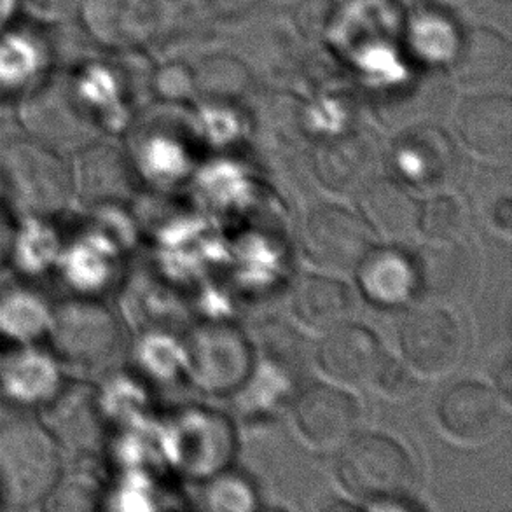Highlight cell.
<instances>
[{"label": "cell", "mask_w": 512, "mask_h": 512, "mask_svg": "<svg viewBox=\"0 0 512 512\" xmlns=\"http://www.w3.org/2000/svg\"><path fill=\"white\" fill-rule=\"evenodd\" d=\"M62 472V448L41 420L23 418L0 427V506L41 504Z\"/></svg>", "instance_id": "obj_1"}, {"label": "cell", "mask_w": 512, "mask_h": 512, "mask_svg": "<svg viewBox=\"0 0 512 512\" xmlns=\"http://www.w3.org/2000/svg\"><path fill=\"white\" fill-rule=\"evenodd\" d=\"M0 191L7 207L25 219H48L72 196L70 167L37 140H13L0 149Z\"/></svg>", "instance_id": "obj_2"}, {"label": "cell", "mask_w": 512, "mask_h": 512, "mask_svg": "<svg viewBox=\"0 0 512 512\" xmlns=\"http://www.w3.org/2000/svg\"><path fill=\"white\" fill-rule=\"evenodd\" d=\"M336 472L346 492L369 502L401 500L415 486V465L402 446L378 434L353 437Z\"/></svg>", "instance_id": "obj_3"}, {"label": "cell", "mask_w": 512, "mask_h": 512, "mask_svg": "<svg viewBox=\"0 0 512 512\" xmlns=\"http://www.w3.org/2000/svg\"><path fill=\"white\" fill-rule=\"evenodd\" d=\"M49 343L60 359L81 367H97L114 357L121 327L105 306L91 299H69L51 310Z\"/></svg>", "instance_id": "obj_4"}, {"label": "cell", "mask_w": 512, "mask_h": 512, "mask_svg": "<svg viewBox=\"0 0 512 512\" xmlns=\"http://www.w3.org/2000/svg\"><path fill=\"white\" fill-rule=\"evenodd\" d=\"M21 119L32 139L55 151L90 144L95 125L83 91L63 76L34 91L23 105Z\"/></svg>", "instance_id": "obj_5"}, {"label": "cell", "mask_w": 512, "mask_h": 512, "mask_svg": "<svg viewBox=\"0 0 512 512\" xmlns=\"http://www.w3.org/2000/svg\"><path fill=\"white\" fill-rule=\"evenodd\" d=\"M371 249L373 231L360 215L338 205H322L308 215L303 229V250L320 268L355 270Z\"/></svg>", "instance_id": "obj_6"}, {"label": "cell", "mask_w": 512, "mask_h": 512, "mask_svg": "<svg viewBox=\"0 0 512 512\" xmlns=\"http://www.w3.org/2000/svg\"><path fill=\"white\" fill-rule=\"evenodd\" d=\"M42 411L41 423L60 448L79 455H93L102 448L105 418L93 385L79 381L63 383Z\"/></svg>", "instance_id": "obj_7"}, {"label": "cell", "mask_w": 512, "mask_h": 512, "mask_svg": "<svg viewBox=\"0 0 512 512\" xmlns=\"http://www.w3.org/2000/svg\"><path fill=\"white\" fill-rule=\"evenodd\" d=\"M187 360L201 387L226 392L238 387L250 371L249 343L235 327L203 324L189 334Z\"/></svg>", "instance_id": "obj_8"}, {"label": "cell", "mask_w": 512, "mask_h": 512, "mask_svg": "<svg viewBox=\"0 0 512 512\" xmlns=\"http://www.w3.org/2000/svg\"><path fill=\"white\" fill-rule=\"evenodd\" d=\"M70 175L72 193L98 207L121 205L137 189V175L130 160L116 147L102 142L77 149Z\"/></svg>", "instance_id": "obj_9"}, {"label": "cell", "mask_w": 512, "mask_h": 512, "mask_svg": "<svg viewBox=\"0 0 512 512\" xmlns=\"http://www.w3.org/2000/svg\"><path fill=\"white\" fill-rule=\"evenodd\" d=\"M401 350L409 364L425 374H444L462 352V334L450 313L423 308L409 313L399 331Z\"/></svg>", "instance_id": "obj_10"}, {"label": "cell", "mask_w": 512, "mask_h": 512, "mask_svg": "<svg viewBox=\"0 0 512 512\" xmlns=\"http://www.w3.org/2000/svg\"><path fill=\"white\" fill-rule=\"evenodd\" d=\"M77 16L91 39L109 49L140 48L158 30L153 0H83Z\"/></svg>", "instance_id": "obj_11"}, {"label": "cell", "mask_w": 512, "mask_h": 512, "mask_svg": "<svg viewBox=\"0 0 512 512\" xmlns=\"http://www.w3.org/2000/svg\"><path fill=\"white\" fill-rule=\"evenodd\" d=\"M380 151L367 133H346L329 140L315 156L320 184L338 194H359L378 177Z\"/></svg>", "instance_id": "obj_12"}, {"label": "cell", "mask_w": 512, "mask_h": 512, "mask_svg": "<svg viewBox=\"0 0 512 512\" xmlns=\"http://www.w3.org/2000/svg\"><path fill=\"white\" fill-rule=\"evenodd\" d=\"M439 420L446 432L465 443H483L504 422V409L492 388L479 381H460L441 397Z\"/></svg>", "instance_id": "obj_13"}, {"label": "cell", "mask_w": 512, "mask_h": 512, "mask_svg": "<svg viewBox=\"0 0 512 512\" xmlns=\"http://www.w3.org/2000/svg\"><path fill=\"white\" fill-rule=\"evenodd\" d=\"M294 416L308 441L329 446L352 436L360 420V408L345 390L317 383L299 394Z\"/></svg>", "instance_id": "obj_14"}, {"label": "cell", "mask_w": 512, "mask_h": 512, "mask_svg": "<svg viewBox=\"0 0 512 512\" xmlns=\"http://www.w3.org/2000/svg\"><path fill=\"white\" fill-rule=\"evenodd\" d=\"M385 355L369 329L340 324L329 329L319 348L320 367L334 380L348 385L373 383Z\"/></svg>", "instance_id": "obj_15"}, {"label": "cell", "mask_w": 512, "mask_h": 512, "mask_svg": "<svg viewBox=\"0 0 512 512\" xmlns=\"http://www.w3.org/2000/svg\"><path fill=\"white\" fill-rule=\"evenodd\" d=\"M394 167L411 186L436 189L451 179L457 167V151L441 130L416 128L397 140Z\"/></svg>", "instance_id": "obj_16"}, {"label": "cell", "mask_w": 512, "mask_h": 512, "mask_svg": "<svg viewBox=\"0 0 512 512\" xmlns=\"http://www.w3.org/2000/svg\"><path fill=\"white\" fill-rule=\"evenodd\" d=\"M360 217L376 235L394 245L406 243L418 231L420 203L394 179H376L359 194Z\"/></svg>", "instance_id": "obj_17"}, {"label": "cell", "mask_w": 512, "mask_h": 512, "mask_svg": "<svg viewBox=\"0 0 512 512\" xmlns=\"http://www.w3.org/2000/svg\"><path fill=\"white\" fill-rule=\"evenodd\" d=\"M357 271L360 291L376 306L397 308L420 289L415 259L397 245L369 250Z\"/></svg>", "instance_id": "obj_18"}, {"label": "cell", "mask_w": 512, "mask_h": 512, "mask_svg": "<svg viewBox=\"0 0 512 512\" xmlns=\"http://www.w3.org/2000/svg\"><path fill=\"white\" fill-rule=\"evenodd\" d=\"M62 385L53 357L28 345L0 362V394L21 408H44Z\"/></svg>", "instance_id": "obj_19"}, {"label": "cell", "mask_w": 512, "mask_h": 512, "mask_svg": "<svg viewBox=\"0 0 512 512\" xmlns=\"http://www.w3.org/2000/svg\"><path fill=\"white\" fill-rule=\"evenodd\" d=\"M460 133L472 151L502 160L511 156L512 112L506 98H481L465 107Z\"/></svg>", "instance_id": "obj_20"}, {"label": "cell", "mask_w": 512, "mask_h": 512, "mask_svg": "<svg viewBox=\"0 0 512 512\" xmlns=\"http://www.w3.org/2000/svg\"><path fill=\"white\" fill-rule=\"evenodd\" d=\"M292 310L306 326L333 329L352 313V292L338 278L310 275L296 287Z\"/></svg>", "instance_id": "obj_21"}, {"label": "cell", "mask_w": 512, "mask_h": 512, "mask_svg": "<svg viewBox=\"0 0 512 512\" xmlns=\"http://www.w3.org/2000/svg\"><path fill=\"white\" fill-rule=\"evenodd\" d=\"M51 306L25 287L0 292V334L16 345L30 346L48 334Z\"/></svg>", "instance_id": "obj_22"}, {"label": "cell", "mask_w": 512, "mask_h": 512, "mask_svg": "<svg viewBox=\"0 0 512 512\" xmlns=\"http://www.w3.org/2000/svg\"><path fill=\"white\" fill-rule=\"evenodd\" d=\"M411 44L427 62H446L458 53V39L450 21L437 14H422L411 25Z\"/></svg>", "instance_id": "obj_23"}, {"label": "cell", "mask_w": 512, "mask_h": 512, "mask_svg": "<svg viewBox=\"0 0 512 512\" xmlns=\"http://www.w3.org/2000/svg\"><path fill=\"white\" fill-rule=\"evenodd\" d=\"M464 226V210L451 196H436L420 205L418 231L432 242L451 243Z\"/></svg>", "instance_id": "obj_24"}, {"label": "cell", "mask_w": 512, "mask_h": 512, "mask_svg": "<svg viewBox=\"0 0 512 512\" xmlns=\"http://www.w3.org/2000/svg\"><path fill=\"white\" fill-rule=\"evenodd\" d=\"M34 222L27 224V228L21 231L20 238H16L14 233L13 247H11V256L20 257L25 268L41 270L42 266L51 263V259H55L58 252V243H56L53 231L42 226V219H32Z\"/></svg>", "instance_id": "obj_25"}, {"label": "cell", "mask_w": 512, "mask_h": 512, "mask_svg": "<svg viewBox=\"0 0 512 512\" xmlns=\"http://www.w3.org/2000/svg\"><path fill=\"white\" fill-rule=\"evenodd\" d=\"M95 495H97L95 481L81 474H74L72 478L65 481L60 476L53 492L49 493L48 499H53L51 506L55 509H90L95 502Z\"/></svg>", "instance_id": "obj_26"}, {"label": "cell", "mask_w": 512, "mask_h": 512, "mask_svg": "<svg viewBox=\"0 0 512 512\" xmlns=\"http://www.w3.org/2000/svg\"><path fill=\"white\" fill-rule=\"evenodd\" d=\"M156 90L161 97L167 100H186L193 97L196 91V81L191 72L182 65H170L158 72L156 76Z\"/></svg>", "instance_id": "obj_27"}, {"label": "cell", "mask_w": 512, "mask_h": 512, "mask_svg": "<svg viewBox=\"0 0 512 512\" xmlns=\"http://www.w3.org/2000/svg\"><path fill=\"white\" fill-rule=\"evenodd\" d=\"M373 381L390 395L408 394L416 385V381L409 376L408 371L390 357H385Z\"/></svg>", "instance_id": "obj_28"}, {"label": "cell", "mask_w": 512, "mask_h": 512, "mask_svg": "<svg viewBox=\"0 0 512 512\" xmlns=\"http://www.w3.org/2000/svg\"><path fill=\"white\" fill-rule=\"evenodd\" d=\"M83 0H27L35 16L48 21H65L77 16Z\"/></svg>", "instance_id": "obj_29"}, {"label": "cell", "mask_w": 512, "mask_h": 512, "mask_svg": "<svg viewBox=\"0 0 512 512\" xmlns=\"http://www.w3.org/2000/svg\"><path fill=\"white\" fill-rule=\"evenodd\" d=\"M14 229L9 217L0 210V266L6 263L11 257V247H13Z\"/></svg>", "instance_id": "obj_30"}, {"label": "cell", "mask_w": 512, "mask_h": 512, "mask_svg": "<svg viewBox=\"0 0 512 512\" xmlns=\"http://www.w3.org/2000/svg\"><path fill=\"white\" fill-rule=\"evenodd\" d=\"M497 222L504 229L511 228V201L506 200L500 203L497 208Z\"/></svg>", "instance_id": "obj_31"}]
</instances>
